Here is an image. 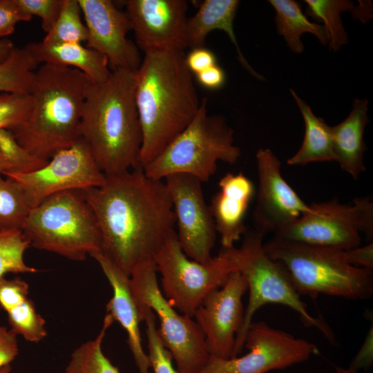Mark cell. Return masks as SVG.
Wrapping results in <instances>:
<instances>
[{
	"instance_id": "8fae6325",
	"label": "cell",
	"mask_w": 373,
	"mask_h": 373,
	"mask_svg": "<svg viewBox=\"0 0 373 373\" xmlns=\"http://www.w3.org/2000/svg\"><path fill=\"white\" fill-rule=\"evenodd\" d=\"M310 209L274 237L300 243L348 250L359 247L361 233L373 237V202L370 196L341 204L336 198L312 203Z\"/></svg>"
},
{
	"instance_id": "1f68e13d",
	"label": "cell",
	"mask_w": 373,
	"mask_h": 373,
	"mask_svg": "<svg viewBox=\"0 0 373 373\" xmlns=\"http://www.w3.org/2000/svg\"><path fill=\"white\" fill-rule=\"evenodd\" d=\"M6 313L10 328L17 335L32 343H38L46 336V321L30 298H28Z\"/></svg>"
},
{
	"instance_id": "b9f144b4",
	"label": "cell",
	"mask_w": 373,
	"mask_h": 373,
	"mask_svg": "<svg viewBox=\"0 0 373 373\" xmlns=\"http://www.w3.org/2000/svg\"><path fill=\"white\" fill-rule=\"evenodd\" d=\"M347 262L354 267L373 269V243L372 242L363 247H356L344 250Z\"/></svg>"
},
{
	"instance_id": "44dd1931",
	"label": "cell",
	"mask_w": 373,
	"mask_h": 373,
	"mask_svg": "<svg viewBox=\"0 0 373 373\" xmlns=\"http://www.w3.org/2000/svg\"><path fill=\"white\" fill-rule=\"evenodd\" d=\"M238 0H205L196 13L187 19L186 39L187 48L204 46L207 35L214 30L226 32L236 48L238 59L242 66L258 80L265 78L255 71L240 49L233 29V21L238 10Z\"/></svg>"
},
{
	"instance_id": "cb8c5ba5",
	"label": "cell",
	"mask_w": 373,
	"mask_h": 373,
	"mask_svg": "<svg viewBox=\"0 0 373 373\" xmlns=\"http://www.w3.org/2000/svg\"><path fill=\"white\" fill-rule=\"evenodd\" d=\"M290 92L303 117L305 135L300 149L287 163L291 166H305L316 162L335 161L332 126L316 116L294 90L290 89Z\"/></svg>"
},
{
	"instance_id": "6da1fadb",
	"label": "cell",
	"mask_w": 373,
	"mask_h": 373,
	"mask_svg": "<svg viewBox=\"0 0 373 373\" xmlns=\"http://www.w3.org/2000/svg\"><path fill=\"white\" fill-rule=\"evenodd\" d=\"M82 191L98 224L101 251L129 277L175 231L164 181L149 178L141 166L106 175L102 185Z\"/></svg>"
},
{
	"instance_id": "f546056e",
	"label": "cell",
	"mask_w": 373,
	"mask_h": 373,
	"mask_svg": "<svg viewBox=\"0 0 373 373\" xmlns=\"http://www.w3.org/2000/svg\"><path fill=\"white\" fill-rule=\"evenodd\" d=\"M30 209L20 185L0 176V230L21 229Z\"/></svg>"
},
{
	"instance_id": "8992f818",
	"label": "cell",
	"mask_w": 373,
	"mask_h": 373,
	"mask_svg": "<svg viewBox=\"0 0 373 373\" xmlns=\"http://www.w3.org/2000/svg\"><path fill=\"white\" fill-rule=\"evenodd\" d=\"M265 233L256 229L247 231L239 247L222 248L236 271L245 278L249 300L245 309L242 325L236 338L233 358L242 352L248 329L256 312L267 304H280L295 311L303 325L314 327L332 345L335 335L323 318L312 316L300 299L285 267L271 259L263 247Z\"/></svg>"
},
{
	"instance_id": "f6af8a7d",
	"label": "cell",
	"mask_w": 373,
	"mask_h": 373,
	"mask_svg": "<svg viewBox=\"0 0 373 373\" xmlns=\"http://www.w3.org/2000/svg\"><path fill=\"white\" fill-rule=\"evenodd\" d=\"M10 170V166L0 152V176H1L4 172L9 171Z\"/></svg>"
},
{
	"instance_id": "9a60e30c",
	"label": "cell",
	"mask_w": 373,
	"mask_h": 373,
	"mask_svg": "<svg viewBox=\"0 0 373 373\" xmlns=\"http://www.w3.org/2000/svg\"><path fill=\"white\" fill-rule=\"evenodd\" d=\"M247 289L245 278L234 271L226 283L211 291L195 311L193 317L204 335L210 356L233 358L236 338L244 318L242 299Z\"/></svg>"
},
{
	"instance_id": "5b68a950",
	"label": "cell",
	"mask_w": 373,
	"mask_h": 373,
	"mask_svg": "<svg viewBox=\"0 0 373 373\" xmlns=\"http://www.w3.org/2000/svg\"><path fill=\"white\" fill-rule=\"evenodd\" d=\"M267 254L286 269L299 294H325L365 300L373 294L372 270L350 265L344 250L274 237L263 245Z\"/></svg>"
},
{
	"instance_id": "ba28073f",
	"label": "cell",
	"mask_w": 373,
	"mask_h": 373,
	"mask_svg": "<svg viewBox=\"0 0 373 373\" xmlns=\"http://www.w3.org/2000/svg\"><path fill=\"white\" fill-rule=\"evenodd\" d=\"M207 100H201L192 122L157 155L142 167L145 174L164 180L172 174H186L205 182L217 171L218 162L234 164L240 150L234 144L233 130L220 115L209 114Z\"/></svg>"
},
{
	"instance_id": "ab89813d",
	"label": "cell",
	"mask_w": 373,
	"mask_h": 373,
	"mask_svg": "<svg viewBox=\"0 0 373 373\" xmlns=\"http://www.w3.org/2000/svg\"><path fill=\"white\" fill-rule=\"evenodd\" d=\"M17 334L6 326H0V370L10 363L19 354Z\"/></svg>"
},
{
	"instance_id": "60d3db41",
	"label": "cell",
	"mask_w": 373,
	"mask_h": 373,
	"mask_svg": "<svg viewBox=\"0 0 373 373\" xmlns=\"http://www.w3.org/2000/svg\"><path fill=\"white\" fill-rule=\"evenodd\" d=\"M373 363V326L370 328L363 343L350 363V369L358 370H369Z\"/></svg>"
},
{
	"instance_id": "3957f363",
	"label": "cell",
	"mask_w": 373,
	"mask_h": 373,
	"mask_svg": "<svg viewBox=\"0 0 373 373\" xmlns=\"http://www.w3.org/2000/svg\"><path fill=\"white\" fill-rule=\"evenodd\" d=\"M135 92V71L123 68L88 88L79 138L105 175L140 166L142 131Z\"/></svg>"
},
{
	"instance_id": "83f0119b",
	"label": "cell",
	"mask_w": 373,
	"mask_h": 373,
	"mask_svg": "<svg viewBox=\"0 0 373 373\" xmlns=\"http://www.w3.org/2000/svg\"><path fill=\"white\" fill-rule=\"evenodd\" d=\"M38 64L25 46L15 47L0 64V93H29Z\"/></svg>"
},
{
	"instance_id": "e575fe53",
	"label": "cell",
	"mask_w": 373,
	"mask_h": 373,
	"mask_svg": "<svg viewBox=\"0 0 373 373\" xmlns=\"http://www.w3.org/2000/svg\"><path fill=\"white\" fill-rule=\"evenodd\" d=\"M31 108L29 93H0V130H10L24 122Z\"/></svg>"
},
{
	"instance_id": "ac0fdd59",
	"label": "cell",
	"mask_w": 373,
	"mask_h": 373,
	"mask_svg": "<svg viewBox=\"0 0 373 373\" xmlns=\"http://www.w3.org/2000/svg\"><path fill=\"white\" fill-rule=\"evenodd\" d=\"M88 30L87 47L104 56L111 70L135 71L142 59L137 45L126 37L131 28L125 12L111 0H77Z\"/></svg>"
},
{
	"instance_id": "7dc6e473",
	"label": "cell",
	"mask_w": 373,
	"mask_h": 373,
	"mask_svg": "<svg viewBox=\"0 0 373 373\" xmlns=\"http://www.w3.org/2000/svg\"><path fill=\"white\" fill-rule=\"evenodd\" d=\"M12 367L10 365H6L0 370V373H10Z\"/></svg>"
},
{
	"instance_id": "484cf974",
	"label": "cell",
	"mask_w": 373,
	"mask_h": 373,
	"mask_svg": "<svg viewBox=\"0 0 373 373\" xmlns=\"http://www.w3.org/2000/svg\"><path fill=\"white\" fill-rule=\"evenodd\" d=\"M269 2L276 11L278 32L293 52L301 53L304 50L300 37L305 32L314 35L323 45H327L323 26L310 21L303 12L300 3L294 0H269Z\"/></svg>"
},
{
	"instance_id": "836d02e7",
	"label": "cell",
	"mask_w": 373,
	"mask_h": 373,
	"mask_svg": "<svg viewBox=\"0 0 373 373\" xmlns=\"http://www.w3.org/2000/svg\"><path fill=\"white\" fill-rule=\"evenodd\" d=\"M0 152L11 167L6 172L28 173L38 170L48 162L32 155L22 147L8 129L0 130Z\"/></svg>"
},
{
	"instance_id": "e0dca14e",
	"label": "cell",
	"mask_w": 373,
	"mask_h": 373,
	"mask_svg": "<svg viewBox=\"0 0 373 373\" xmlns=\"http://www.w3.org/2000/svg\"><path fill=\"white\" fill-rule=\"evenodd\" d=\"M126 14L136 45L144 52L187 48L185 0H127Z\"/></svg>"
},
{
	"instance_id": "74e56055",
	"label": "cell",
	"mask_w": 373,
	"mask_h": 373,
	"mask_svg": "<svg viewBox=\"0 0 373 373\" xmlns=\"http://www.w3.org/2000/svg\"><path fill=\"white\" fill-rule=\"evenodd\" d=\"M31 19L21 11L16 0H0V39L13 33L19 22Z\"/></svg>"
},
{
	"instance_id": "8d00e7d4",
	"label": "cell",
	"mask_w": 373,
	"mask_h": 373,
	"mask_svg": "<svg viewBox=\"0 0 373 373\" xmlns=\"http://www.w3.org/2000/svg\"><path fill=\"white\" fill-rule=\"evenodd\" d=\"M28 294L29 285L21 278H0V307L6 312L26 300Z\"/></svg>"
},
{
	"instance_id": "30bf717a",
	"label": "cell",
	"mask_w": 373,
	"mask_h": 373,
	"mask_svg": "<svg viewBox=\"0 0 373 373\" xmlns=\"http://www.w3.org/2000/svg\"><path fill=\"white\" fill-rule=\"evenodd\" d=\"M161 274L162 292L181 314L193 317L204 298L222 287L236 271L223 249L205 262L189 258L174 231L165 240L153 258Z\"/></svg>"
},
{
	"instance_id": "7402d4cb",
	"label": "cell",
	"mask_w": 373,
	"mask_h": 373,
	"mask_svg": "<svg viewBox=\"0 0 373 373\" xmlns=\"http://www.w3.org/2000/svg\"><path fill=\"white\" fill-rule=\"evenodd\" d=\"M367 105L366 99L355 98L349 115L340 124L332 126L335 161L355 180L365 171L363 155L366 145L363 133L370 122Z\"/></svg>"
},
{
	"instance_id": "ee69618b",
	"label": "cell",
	"mask_w": 373,
	"mask_h": 373,
	"mask_svg": "<svg viewBox=\"0 0 373 373\" xmlns=\"http://www.w3.org/2000/svg\"><path fill=\"white\" fill-rule=\"evenodd\" d=\"M15 48V46L11 40L0 39V64L9 57Z\"/></svg>"
},
{
	"instance_id": "4316f807",
	"label": "cell",
	"mask_w": 373,
	"mask_h": 373,
	"mask_svg": "<svg viewBox=\"0 0 373 373\" xmlns=\"http://www.w3.org/2000/svg\"><path fill=\"white\" fill-rule=\"evenodd\" d=\"M113 322V317L107 314L97 336L73 351L65 373H120L102 350L106 332Z\"/></svg>"
},
{
	"instance_id": "52a82bcc",
	"label": "cell",
	"mask_w": 373,
	"mask_h": 373,
	"mask_svg": "<svg viewBox=\"0 0 373 373\" xmlns=\"http://www.w3.org/2000/svg\"><path fill=\"white\" fill-rule=\"evenodd\" d=\"M30 245L82 261L102 250L95 215L82 191L55 193L32 208L21 228Z\"/></svg>"
},
{
	"instance_id": "f1b7e54d",
	"label": "cell",
	"mask_w": 373,
	"mask_h": 373,
	"mask_svg": "<svg viewBox=\"0 0 373 373\" xmlns=\"http://www.w3.org/2000/svg\"><path fill=\"white\" fill-rule=\"evenodd\" d=\"M82 10L77 0H64L59 15L41 41L45 44L86 42L88 30L81 18Z\"/></svg>"
},
{
	"instance_id": "4fadbf2b",
	"label": "cell",
	"mask_w": 373,
	"mask_h": 373,
	"mask_svg": "<svg viewBox=\"0 0 373 373\" xmlns=\"http://www.w3.org/2000/svg\"><path fill=\"white\" fill-rule=\"evenodd\" d=\"M3 175L20 185L31 209L55 193L85 191L102 185L106 179L82 138L57 153L38 170L28 173L5 172Z\"/></svg>"
},
{
	"instance_id": "d6986e66",
	"label": "cell",
	"mask_w": 373,
	"mask_h": 373,
	"mask_svg": "<svg viewBox=\"0 0 373 373\" xmlns=\"http://www.w3.org/2000/svg\"><path fill=\"white\" fill-rule=\"evenodd\" d=\"M218 186L209 207L222 248H231L247 231L245 220L255 187L242 172L225 174Z\"/></svg>"
},
{
	"instance_id": "7bdbcfd3",
	"label": "cell",
	"mask_w": 373,
	"mask_h": 373,
	"mask_svg": "<svg viewBox=\"0 0 373 373\" xmlns=\"http://www.w3.org/2000/svg\"><path fill=\"white\" fill-rule=\"evenodd\" d=\"M199 84L209 90H218L223 86L226 81L224 70L216 64L196 75Z\"/></svg>"
},
{
	"instance_id": "7c38bea8",
	"label": "cell",
	"mask_w": 373,
	"mask_h": 373,
	"mask_svg": "<svg viewBox=\"0 0 373 373\" xmlns=\"http://www.w3.org/2000/svg\"><path fill=\"white\" fill-rule=\"evenodd\" d=\"M244 347L249 352L229 359L209 356L196 373H267L303 363L318 353L314 343L275 329L264 321L252 322Z\"/></svg>"
},
{
	"instance_id": "5bb4252c",
	"label": "cell",
	"mask_w": 373,
	"mask_h": 373,
	"mask_svg": "<svg viewBox=\"0 0 373 373\" xmlns=\"http://www.w3.org/2000/svg\"><path fill=\"white\" fill-rule=\"evenodd\" d=\"M175 220L179 243L191 259L208 261L216 238L209 205L205 201L202 182L186 174H172L164 180Z\"/></svg>"
},
{
	"instance_id": "f35d334b",
	"label": "cell",
	"mask_w": 373,
	"mask_h": 373,
	"mask_svg": "<svg viewBox=\"0 0 373 373\" xmlns=\"http://www.w3.org/2000/svg\"><path fill=\"white\" fill-rule=\"evenodd\" d=\"M185 63L191 74L196 75L217 64V58L213 51L201 46L192 48L185 55Z\"/></svg>"
},
{
	"instance_id": "d4e9b609",
	"label": "cell",
	"mask_w": 373,
	"mask_h": 373,
	"mask_svg": "<svg viewBox=\"0 0 373 373\" xmlns=\"http://www.w3.org/2000/svg\"><path fill=\"white\" fill-rule=\"evenodd\" d=\"M305 2L307 4V15L323 23L327 44L333 52L338 51L348 41L340 16L341 12L349 11L354 19L363 23L372 17L370 1H360L358 6L347 0H305Z\"/></svg>"
},
{
	"instance_id": "4dcf8cb0",
	"label": "cell",
	"mask_w": 373,
	"mask_h": 373,
	"mask_svg": "<svg viewBox=\"0 0 373 373\" xmlns=\"http://www.w3.org/2000/svg\"><path fill=\"white\" fill-rule=\"evenodd\" d=\"M30 243L21 229L0 230V278L8 273L34 274L38 270L24 261Z\"/></svg>"
},
{
	"instance_id": "d590c367",
	"label": "cell",
	"mask_w": 373,
	"mask_h": 373,
	"mask_svg": "<svg viewBox=\"0 0 373 373\" xmlns=\"http://www.w3.org/2000/svg\"><path fill=\"white\" fill-rule=\"evenodd\" d=\"M16 3L24 15L41 18V28L47 33L55 23L64 0H16Z\"/></svg>"
},
{
	"instance_id": "2e32d148",
	"label": "cell",
	"mask_w": 373,
	"mask_h": 373,
	"mask_svg": "<svg viewBox=\"0 0 373 373\" xmlns=\"http://www.w3.org/2000/svg\"><path fill=\"white\" fill-rule=\"evenodd\" d=\"M256 157L258 190L253 213L255 229L275 234L308 212L310 205L283 178L281 162L269 149H260Z\"/></svg>"
},
{
	"instance_id": "ffe728a7",
	"label": "cell",
	"mask_w": 373,
	"mask_h": 373,
	"mask_svg": "<svg viewBox=\"0 0 373 373\" xmlns=\"http://www.w3.org/2000/svg\"><path fill=\"white\" fill-rule=\"evenodd\" d=\"M90 256L97 262L113 289V296L106 305L107 314L126 331L127 343L139 373H149L150 362L143 349L139 327L142 319L131 291L130 277L101 251L93 252Z\"/></svg>"
},
{
	"instance_id": "277c9868",
	"label": "cell",
	"mask_w": 373,
	"mask_h": 373,
	"mask_svg": "<svg viewBox=\"0 0 373 373\" xmlns=\"http://www.w3.org/2000/svg\"><path fill=\"white\" fill-rule=\"evenodd\" d=\"M90 84L76 68L42 64L35 72L29 91L30 113L24 122L10 130L18 143L45 161L73 145L79 139Z\"/></svg>"
},
{
	"instance_id": "bcb514c9",
	"label": "cell",
	"mask_w": 373,
	"mask_h": 373,
	"mask_svg": "<svg viewBox=\"0 0 373 373\" xmlns=\"http://www.w3.org/2000/svg\"><path fill=\"white\" fill-rule=\"evenodd\" d=\"M336 373H358V372L354 371L352 369L348 368L347 370L340 368V367H336Z\"/></svg>"
},
{
	"instance_id": "7a4b0ae2",
	"label": "cell",
	"mask_w": 373,
	"mask_h": 373,
	"mask_svg": "<svg viewBox=\"0 0 373 373\" xmlns=\"http://www.w3.org/2000/svg\"><path fill=\"white\" fill-rule=\"evenodd\" d=\"M185 55L182 50H149L135 70L142 168L159 155L199 111L201 101Z\"/></svg>"
},
{
	"instance_id": "9c48e42d",
	"label": "cell",
	"mask_w": 373,
	"mask_h": 373,
	"mask_svg": "<svg viewBox=\"0 0 373 373\" xmlns=\"http://www.w3.org/2000/svg\"><path fill=\"white\" fill-rule=\"evenodd\" d=\"M153 260L137 266L130 275V288L137 307H149L160 321V337L180 373H196L209 358L204 335L193 317L179 314L159 287Z\"/></svg>"
},
{
	"instance_id": "603a6c76",
	"label": "cell",
	"mask_w": 373,
	"mask_h": 373,
	"mask_svg": "<svg viewBox=\"0 0 373 373\" xmlns=\"http://www.w3.org/2000/svg\"><path fill=\"white\" fill-rule=\"evenodd\" d=\"M38 64H52L76 68L93 84L104 82L111 70L106 58L77 43H30L25 46Z\"/></svg>"
},
{
	"instance_id": "d6a6232c",
	"label": "cell",
	"mask_w": 373,
	"mask_h": 373,
	"mask_svg": "<svg viewBox=\"0 0 373 373\" xmlns=\"http://www.w3.org/2000/svg\"><path fill=\"white\" fill-rule=\"evenodd\" d=\"M142 321L146 324V334L149 353L147 354L150 366L154 373H180L175 369L173 357L163 344L156 326L157 316L148 307L140 308Z\"/></svg>"
}]
</instances>
